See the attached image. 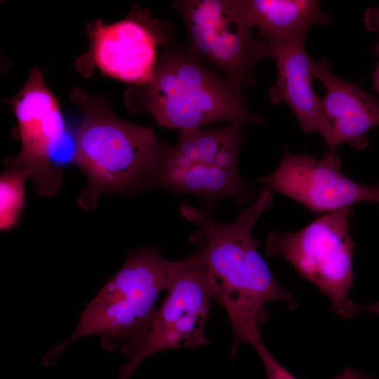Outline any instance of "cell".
<instances>
[{
	"label": "cell",
	"instance_id": "8",
	"mask_svg": "<svg viewBox=\"0 0 379 379\" xmlns=\"http://www.w3.org/2000/svg\"><path fill=\"white\" fill-rule=\"evenodd\" d=\"M11 105L18 124L21 151L11 159L28 171L38 194L53 196L62 183L53 155L66 129L58 100L38 68L31 71Z\"/></svg>",
	"mask_w": 379,
	"mask_h": 379
},
{
	"label": "cell",
	"instance_id": "5",
	"mask_svg": "<svg viewBox=\"0 0 379 379\" xmlns=\"http://www.w3.org/2000/svg\"><path fill=\"white\" fill-rule=\"evenodd\" d=\"M352 207L324 214L297 232L272 230L266 251L289 262L300 275L312 282L331 300L340 317L357 314L350 298L354 281L352 255L354 244L349 232Z\"/></svg>",
	"mask_w": 379,
	"mask_h": 379
},
{
	"label": "cell",
	"instance_id": "7",
	"mask_svg": "<svg viewBox=\"0 0 379 379\" xmlns=\"http://www.w3.org/2000/svg\"><path fill=\"white\" fill-rule=\"evenodd\" d=\"M168 295L157 310L149 334L134 357L121 367L118 379H130L148 357L169 349L208 343L204 325L211 298L208 272L196 255L168 261Z\"/></svg>",
	"mask_w": 379,
	"mask_h": 379
},
{
	"label": "cell",
	"instance_id": "10",
	"mask_svg": "<svg viewBox=\"0 0 379 379\" xmlns=\"http://www.w3.org/2000/svg\"><path fill=\"white\" fill-rule=\"evenodd\" d=\"M164 31L144 13L110 25L96 21L88 29L92 59L105 74L138 87L144 86L155 73L157 47L166 42Z\"/></svg>",
	"mask_w": 379,
	"mask_h": 379
},
{
	"label": "cell",
	"instance_id": "3",
	"mask_svg": "<svg viewBox=\"0 0 379 379\" xmlns=\"http://www.w3.org/2000/svg\"><path fill=\"white\" fill-rule=\"evenodd\" d=\"M168 284V260L159 250L133 252L80 314L72 333L44 355L42 363L54 364L68 345L91 335L100 337L104 350L119 349L131 359L149 334L156 300Z\"/></svg>",
	"mask_w": 379,
	"mask_h": 379
},
{
	"label": "cell",
	"instance_id": "12",
	"mask_svg": "<svg viewBox=\"0 0 379 379\" xmlns=\"http://www.w3.org/2000/svg\"><path fill=\"white\" fill-rule=\"evenodd\" d=\"M304 42L305 39H296L268 45L277 69L276 81L268 90L269 99L274 105L286 102L302 129L305 133H319L331 147L332 128L313 88L312 59L306 52Z\"/></svg>",
	"mask_w": 379,
	"mask_h": 379
},
{
	"label": "cell",
	"instance_id": "17",
	"mask_svg": "<svg viewBox=\"0 0 379 379\" xmlns=\"http://www.w3.org/2000/svg\"><path fill=\"white\" fill-rule=\"evenodd\" d=\"M251 345L264 365L267 379H297L276 359L260 339Z\"/></svg>",
	"mask_w": 379,
	"mask_h": 379
},
{
	"label": "cell",
	"instance_id": "16",
	"mask_svg": "<svg viewBox=\"0 0 379 379\" xmlns=\"http://www.w3.org/2000/svg\"><path fill=\"white\" fill-rule=\"evenodd\" d=\"M0 178V229L9 230L18 222L25 198V182L28 171L11 159L5 161Z\"/></svg>",
	"mask_w": 379,
	"mask_h": 379
},
{
	"label": "cell",
	"instance_id": "14",
	"mask_svg": "<svg viewBox=\"0 0 379 379\" xmlns=\"http://www.w3.org/2000/svg\"><path fill=\"white\" fill-rule=\"evenodd\" d=\"M246 125L230 123L225 126L204 130L180 129L177 144L168 147L161 166L201 164L238 170L237 157L244 141Z\"/></svg>",
	"mask_w": 379,
	"mask_h": 379
},
{
	"label": "cell",
	"instance_id": "4",
	"mask_svg": "<svg viewBox=\"0 0 379 379\" xmlns=\"http://www.w3.org/2000/svg\"><path fill=\"white\" fill-rule=\"evenodd\" d=\"M139 109L161 126L184 129L218 122L264 125L246 107L242 89L208 69L190 51L165 47L152 79L139 86Z\"/></svg>",
	"mask_w": 379,
	"mask_h": 379
},
{
	"label": "cell",
	"instance_id": "11",
	"mask_svg": "<svg viewBox=\"0 0 379 379\" xmlns=\"http://www.w3.org/2000/svg\"><path fill=\"white\" fill-rule=\"evenodd\" d=\"M313 77L324 86L322 112L333 131L331 149L343 143L358 151L369 144L368 133L379 126V101L358 85L335 75L326 58L312 60Z\"/></svg>",
	"mask_w": 379,
	"mask_h": 379
},
{
	"label": "cell",
	"instance_id": "13",
	"mask_svg": "<svg viewBox=\"0 0 379 379\" xmlns=\"http://www.w3.org/2000/svg\"><path fill=\"white\" fill-rule=\"evenodd\" d=\"M241 7L247 25L258 29V39L267 46L305 39L312 26L331 21L316 0H241Z\"/></svg>",
	"mask_w": 379,
	"mask_h": 379
},
{
	"label": "cell",
	"instance_id": "15",
	"mask_svg": "<svg viewBox=\"0 0 379 379\" xmlns=\"http://www.w3.org/2000/svg\"><path fill=\"white\" fill-rule=\"evenodd\" d=\"M154 187L198 196L209 208L218 201L227 197L234 199L241 206L250 204L253 198L247 182L238 170L201 164L161 166L152 182V188Z\"/></svg>",
	"mask_w": 379,
	"mask_h": 379
},
{
	"label": "cell",
	"instance_id": "6",
	"mask_svg": "<svg viewBox=\"0 0 379 379\" xmlns=\"http://www.w3.org/2000/svg\"><path fill=\"white\" fill-rule=\"evenodd\" d=\"M186 26L189 51L222 70L241 89L255 82L253 71L269 47L253 36L241 0H184L172 3Z\"/></svg>",
	"mask_w": 379,
	"mask_h": 379
},
{
	"label": "cell",
	"instance_id": "19",
	"mask_svg": "<svg viewBox=\"0 0 379 379\" xmlns=\"http://www.w3.org/2000/svg\"><path fill=\"white\" fill-rule=\"evenodd\" d=\"M363 312H368L379 314V301L366 306H357V314Z\"/></svg>",
	"mask_w": 379,
	"mask_h": 379
},
{
	"label": "cell",
	"instance_id": "2",
	"mask_svg": "<svg viewBox=\"0 0 379 379\" xmlns=\"http://www.w3.org/2000/svg\"><path fill=\"white\" fill-rule=\"evenodd\" d=\"M72 98L82 112L73 161L87 178L79 206L93 211L103 194L151 189L168 147L150 128L118 118L102 99L81 89Z\"/></svg>",
	"mask_w": 379,
	"mask_h": 379
},
{
	"label": "cell",
	"instance_id": "1",
	"mask_svg": "<svg viewBox=\"0 0 379 379\" xmlns=\"http://www.w3.org/2000/svg\"><path fill=\"white\" fill-rule=\"evenodd\" d=\"M272 190L266 187L230 223L216 221L210 212L191 206L180 208L182 215L198 225L203 245L195 255L208 276L211 298L225 310L233 333L231 354L234 358L242 343L260 339L259 327L267 320L264 307L282 301L291 309L298 307L293 293L276 280L259 254V241L252 236L260 215L272 206Z\"/></svg>",
	"mask_w": 379,
	"mask_h": 379
},
{
	"label": "cell",
	"instance_id": "18",
	"mask_svg": "<svg viewBox=\"0 0 379 379\" xmlns=\"http://www.w3.org/2000/svg\"><path fill=\"white\" fill-rule=\"evenodd\" d=\"M364 23L370 31L379 29V6L368 9L364 13ZM373 52L379 55V42L373 48Z\"/></svg>",
	"mask_w": 379,
	"mask_h": 379
},
{
	"label": "cell",
	"instance_id": "9",
	"mask_svg": "<svg viewBox=\"0 0 379 379\" xmlns=\"http://www.w3.org/2000/svg\"><path fill=\"white\" fill-rule=\"evenodd\" d=\"M341 167L336 149L328 151L320 159L286 151L277 168L258 181L316 213L359 202L379 204V182L371 186L356 182L343 173Z\"/></svg>",
	"mask_w": 379,
	"mask_h": 379
},
{
	"label": "cell",
	"instance_id": "20",
	"mask_svg": "<svg viewBox=\"0 0 379 379\" xmlns=\"http://www.w3.org/2000/svg\"><path fill=\"white\" fill-rule=\"evenodd\" d=\"M372 77L374 82L375 90L379 95V62L373 73Z\"/></svg>",
	"mask_w": 379,
	"mask_h": 379
}]
</instances>
